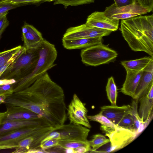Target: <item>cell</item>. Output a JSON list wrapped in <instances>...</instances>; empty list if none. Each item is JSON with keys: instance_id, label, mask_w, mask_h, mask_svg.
Instances as JSON below:
<instances>
[{"instance_id": "9", "label": "cell", "mask_w": 153, "mask_h": 153, "mask_svg": "<svg viewBox=\"0 0 153 153\" xmlns=\"http://www.w3.org/2000/svg\"><path fill=\"white\" fill-rule=\"evenodd\" d=\"M85 104L74 94L68 105L67 114L70 123L82 125L90 128L91 126L87 117L88 111Z\"/></svg>"}, {"instance_id": "7", "label": "cell", "mask_w": 153, "mask_h": 153, "mask_svg": "<svg viewBox=\"0 0 153 153\" xmlns=\"http://www.w3.org/2000/svg\"><path fill=\"white\" fill-rule=\"evenodd\" d=\"M108 18L114 20L126 19L149 13L135 0L132 4L117 7L114 3L106 7L104 11Z\"/></svg>"}, {"instance_id": "1", "label": "cell", "mask_w": 153, "mask_h": 153, "mask_svg": "<svg viewBox=\"0 0 153 153\" xmlns=\"http://www.w3.org/2000/svg\"><path fill=\"white\" fill-rule=\"evenodd\" d=\"M3 103L30 110L54 128L64 124L67 119L63 90L51 79L47 72L28 88L8 95Z\"/></svg>"}, {"instance_id": "34", "label": "cell", "mask_w": 153, "mask_h": 153, "mask_svg": "<svg viewBox=\"0 0 153 153\" xmlns=\"http://www.w3.org/2000/svg\"><path fill=\"white\" fill-rule=\"evenodd\" d=\"M59 140L58 139H53L42 141L40 148L45 150L52 148L58 145Z\"/></svg>"}, {"instance_id": "39", "label": "cell", "mask_w": 153, "mask_h": 153, "mask_svg": "<svg viewBox=\"0 0 153 153\" xmlns=\"http://www.w3.org/2000/svg\"><path fill=\"white\" fill-rule=\"evenodd\" d=\"M74 149V153H84L90 151L91 148V147L81 146Z\"/></svg>"}, {"instance_id": "38", "label": "cell", "mask_w": 153, "mask_h": 153, "mask_svg": "<svg viewBox=\"0 0 153 153\" xmlns=\"http://www.w3.org/2000/svg\"><path fill=\"white\" fill-rule=\"evenodd\" d=\"M114 4L117 7H121L131 4L135 0H114Z\"/></svg>"}, {"instance_id": "37", "label": "cell", "mask_w": 153, "mask_h": 153, "mask_svg": "<svg viewBox=\"0 0 153 153\" xmlns=\"http://www.w3.org/2000/svg\"><path fill=\"white\" fill-rule=\"evenodd\" d=\"M140 5L146 9L149 13L153 10V0H135Z\"/></svg>"}, {"instance_id": "19", "label": "cell", "mask_w": 153, "mask_h": 153, "mask_svg": "<svg viewBox=\"0 0 153 153\" xmlns=\"http://www.w3.org/2000/svg\"><path fill=\"white\" fill-rule=\"evenodd\" d=\"M153 62L143 71L139 82L132 97L138 100L153 85Z\"/></svg>"}, {"instance_id": "45", "label": "cell", "mask_w": 153, "mask_h": 153, "mask_svg": "<svg viewBox=\"0 0 153 153\" xmlns=\"http://www.w3.org/2000/svg\"><path fill=\"white\" fill-rule=\"evenodd\" d=\"M1 35H0V38H1Z\"/></svg>"}, {"instance_id": "6", "label": "cell", "mask_w": 153, "mask_h": 153, "mask_svg": "<svg viewBox=\"0 0 153 153\" xmlns=\"http://www.w3.org/2000/svg\"><path fill=\"white\" fill-rule=\"evenodd\" d=\"M110 143V148L104 152H114L122 149L132 142L140 134L132 128L118 126L115 129L100 127Z\"/></svg>"}, {"instance_id": "3", "label": "cell", "mask_w": 153, "mask_h": 153, "mask_svg": "<svg viewBox=\"0 0 153 153\" xmlns=\"http://www.w3.org/2000/svg\"><path fill=\"white\" fill-rule=\"evenodd\" d=\"M57 54L53 44L44 39L40 46L39 57L32 71L16 81L13 84V93L21 91L28 88L42 75L55 66L54 63Z\"/></svg>"}, {"instance_id": "11", "label": "cell", "mask_w": 153, "mask_h": 153, "mask_svg": "<svg viewBox=\"0 0 153 153\" xmlns=\"http://www.w3.org/2000/svg\"><path fill=\"white\" fill-rule=\"evenodd\" d=\"M56 128L52 126L46 127L32 136L22 140L18 143V147L13 153H26L30 149H38L42 141Z\"/></svg>"}, {"instance_id": "25", "label": "cell", "mask_w": 153, "mask_h": 153, "mask_svg": "<svg viewBox=\"0 0 153 153\" xmlns=\"http://www.w3.org/2000/svg\"><path fill=\"white\" fill-rule=\"evenodd\" d=\"M88 120L98 122L101 124V127L115 129L118 126L105 116L100 111L94 115L87 116Z\"/></svg>"}, {"instance_id": "28", "label": "cell", "mask_w": 153, "mask_h": 153, "mask_svg": "<svg viewBox=\"0 0 153 153\" xmlns=\"http://www.w3.org/2000/svg\"><path fill=\"white\" fill-rule=\"evenodd\" d=\"M95 0H55L53 4H61L66 9L70 6H77L94 2Z\"/></svg>"}, {"instance_id": "13", "label": "cell", "mask_w": 153, "mask_h": 153, "mask_svg": "<svg viewBox=\"0 0 153 153\" xmlns=\"http://www.w3.org/2000/svg\"><path fill=\"white\" fill-rule=\"evenodd\" d=\"M49 126H52L44 119L9 122L0 125V136L27 127Z\"/></svg>"}, {"instance_id": "41", "label": "cell", "mask_w": 153, "mask_h": 153, "mask_svg": "<svg viewBox=\"0 0 153 153\" xmlns=\"http://www.w3.org/2000/svg\"><path fill=\"white\" fill-rule=\"evenodd\" d=\"M26 153H48L45 150L43 149H32L28 150Z\"/></svg>"}, {"instance_id": "22", "label": "cell", "mask_w": 153, "mask_h": 153, "mask_svg": "<svg viewBox=\"0 0 153 153\" xmlns=\"http://www.w3.org/2000/svg\"><path fill=\"white\" fill-rule=\"evenodd\" d=\"M152 62L153 57L150 56L133 60L123 61L121 62V64L126 71H140L144 70Z\"/></svg>"}, {"instance_id": "16", "label": "cell", "mask_w": 153, "mask_h": 153, "mask_svg": "<svg viewBox=\"0 0 153 153\" xmlns=\"http://www.w3.org/2000/svg\"><path fill=\"white\" fill-rule=\"evenodd\" d=\"M22 34L23 47L26 50L39 47L44 39L41 32L26 22L22 27Z\"/></svg>"}, {"instance_id": "5", "label": "cell", "mask_w": 153, "mask_h": 153, "mask_svg": "<svg viewBox=\"0 0 153 153\" xmlns=\"http://www.w3.org/2000/svg\"><path fill=\"white\" fill-rule=\"evenodd\" d=\"M117 55L116 51L102 43L84 48L80 53L82 62L93 66L113 62Z\"/></svg>"}, {"instance_id": "8", "label": "cell", "mask_w": 153, "mask_h": 153, "mask_svg": "<svg viewBox=\"0 0 153 153\" xmlns=\"http://www.w3.org/2000/svg\"><path fill=\"white\" fill-rule=\"evenodd\" d=\"M112 32L89 25L86 23L68 28L62 39H73L102 37L109 35Z\"/></svg>"}, {"instance_id": "35", "label": "cell", "mask_w": 153, "mask_h": 153, "mask_svg": "<svg viewBox=\"0 0 153 153\" xmlns=\"http://www.w3.org/2000/svg\"><path fill=\"white\" fill-rule=\"evenodd\" d=\"M13 84L0 85V96L10 95L13 93Z\"/></svg>"}, {"instance_id": "44", "label": "cell", "mask_w": 153, "mask_h": 153, "mask_svg": "<svg viewBox=\"0 0 153 153\" xmlns=\"http://www.w3.org/2000/svg\"><path fill=\"white\" fill-rule=\"evenodd\" d=\"M4 101H0V105L2 103H3Z\"/></svg>"}, {"instance_id": "30", "label": "cell", "mask_w": 153, "mask_h": 153, "mask_svg": "<svg viewBox=\"0 0 153 153\" xmlns=\"http://www.w3.org/2000/svg\"><path fill=\"white\" fill-rule=\"evenodd\" d=\"M26 50V49L23 46H22L20 49L7 62L0 66V77L8 67Z\"/></svg>"}, {"instance_id": "21", "label": "cell", "mask_w": 153, "mask_h": 153, "mask_svg": "<svg viewBox=\"0 0 153 153\" xmlns=\"http://www.w3.org/2000/svg\"><path fill=\"white\" fill-rule=\"evenodd\" d=\"M102 40L101 37L62 40L64 47L69 50L86 48L102 43Z\"/></svg>"}, {"instance_id": "40", "label": "cell", "mask_w": 153, "mask_h": 153, "mask_svg": "<svg viewBox=\"0 0 153 153\" xmlns=\"http://www.w3.org/2000/svg\"><path fill=\"white\" fill-rule=\"evenodd\" d=\"M19 147L18 145L8 144L0 145V150L8 149H16Z\"/></svg>"}, {"instance_id": "17", "label": "cell", "mask_w": 153, "mask_h": 153, "mask_svg": "<svg viewBox=\"0 0 153 153\" xmlns=\"http://www.w3.org/2000/svg\"><path fill=\"white\" fill-rule=\"evenodd\" d=\"M138 114L143 121L148 124L153 116V85L138 99Z\"/></svg>"}, {"instance_id": "20", "label": "cell", "mask_w": 153, "mask_h": 153, "mask_svg": "<svg viewBox=\"0 0 153 153\" xmlns=\"http://www.w3.org/2000/svg\"><path fill=\"white\" fill-rule=\"evenodd\" d=\"M143 70L126 71L125 81L120 92L132 98L134 95Z\"/></svg>"}, {"instance_id": "26", "label": "cell", "mask_w": 153, "mask_h": 153, "mask_svg": "<svg viewBox=\"0 0 153 153\" xmlns=\"http://www.w3.org/2000/svg\"><path fill=\"white\" fill-rule=\"evenodd\" d=\"M88 141L91 148L90 151L91 152H94L104 145L110 143L109 139L100 134L94 135L91 139Z\"/></svg>"}, {"instance_id": "2", "label": "cell", "mask_w": 153, "mask_h": 153, "mask_svg": "<svg viewBox=\"0 0 153 153\" xmlns=\"http://www.w3.org/2000/svg\"><path fill=\"white\" fill-rule=\"evenodd\" d=\"M120 30L132 50L153 57V15H139L121 20Z\"/></svg>"}, {"instance_id": "15", "label": "cell", "mask_w": 153, "mask_h": 153, "mask_svg": "<svg viewBox=\"0 0 153 153\" xmlns=\"http://www.w3.org/2000/svg\"><path fill=\"white\" fill-rule=\"evenodd\" d=\"M119 20L111 19L107 17L104 12H94L88 16L86 23L92 26L112 32L118 29Z\"/></svg>"}, {"instance_id": "43", "label": "cell", "mask_w": 153, "mask_h": 153, "mask_svg": "<svg viewBox=\"0 0 153 153\" xmlns=\"http://www.w3.org/2000/svg\"><path fill=\"white\" fill-rule=\"evenodd\" d=\"M4 112H0V125H1V119L4 115Z\"/></svg>"}, {"instance_id": "14", "label": "cell", "mask_w": 153, "mask_h": 153, "mask_svg": "<svg viewBox=\"0 0 153 153\" xmlns=\"http://www.w3.org/2000/svg\"><path fill=\"white\" fill-rule=\"evenodd\" d=\"M47 127H27L1 135L0 145H18L20 140L33 135Z\"/></svg>"}, {"instance_id": "4", "label": "cell", "mask_w": 153, "mask_h": 153, "mask_svg": "<svg viewBox=\"0 0 153 153\" xmlns=\"http://www.w3.org/2000/svg\"><path fill=\"white\" fill-rule=\"evenodd\" d=\"M40 46L26 50L8 67L0 79H14L16 81L30 73L39 59Z\"/></svg>"}, {"instance_id": "32", "label": "cell", "mask_w": 153, "mask_h": 153, "mask_svg": "<svg viewBox=\"0 0 153 153\" xmlns=\"http://www.w3.org/2000/svg\"><path fill=\"white\" fill-rule=\"evenodd\" d=\"M11 4H24L26 5L37 4L45 2H51L55 0H1Z\"/></svg>"}, {"instance_id": "33", "label": "cell", "mask_w": 153, "mask_h": 153, "mask_svg": "<svg viewBox=\"0 0 153 153\" xmlns=\"http://www.w3.org/2000/svg\"><path fill=\"white\" fill-rule=\"evenodd\" d=\"M134 124V119L131 113L125 116L119 123L117 125L133 128Z\"/></svg>"}, {"instance_id": "42", "label": "cell", "mask_w": 153, "mask_h": 153, "mask_svg": "<svg viewBox=\"0 0 153 153\" xmlns=\"http://www.w3.org/2000/svg\"><path fill=\"white\" fill-rule=\"evenodd\" d=\"M7 96L6 95H2L0 96V101H4Z\"/></svg>"}, {"instance_id": "24", "label": "cell", "mask_w": 153, "mask_h": 153, "mask_svg": "<svg viewBox=\"0 0 153 153\" xmlns=\"http://www.w3.org/2000/svg\"><path fill=\"white\" fill-rule=\"evenodd\" d=\"M106 91L108 98L111 105H116L118 94L117 88L112 76H111L108 79Z\"/></svg>"}, {"instance_id": "23", "label": "cell", "mask_w": 153, "mask_h": 153, "mask_svg": "<svg viewBox=\"0 0 153 153\" xmlns=\"http://www.w3.org/2000/svg\"><path fill=\"white\" fill-rule=\"evenodd\" d=\"M138 103V100L134 99L132 101L131 106V114L134 120V124L133 128L140 133L148 124L144 122L138 115L137 109Z\"/></svg>"}, {"instance_id": "29", "label": "cell", "mask_w": 153, "mask_h": 153, "mask_svg": "<svg viewBox=\"0 0 153 153\" xmlns=\"http://www.w3.org/2000/svg\"><path fill=\"white\" fill-rule=\"evenodd\" d=\"M19 45L12 49L0 52V66L7 62L22 48Z\"/></svg>"}, {"instance_id": "27", "label": "cell", "mask_w": 153, "mask_h": 153, "mask_svg": "<svg viewBox=\"0 0 153 153\" xmlns=\"http://www.w3.org/2000/svg\"><path fill=\"white\" fill-rule=\"evenodd\" d=\"M58 146L64 148L74 149L79 146L91 147L89 141L77 140H59Z\"/></svg>"}, {"instance_id": "31", "label": "cell", "mask_w": 153, "mask_h": 153, "mask_svg": "<svg viewBox=\"0 0 153 153\" xmlns=\"http://www.w3.org/2000/svg\"><path fill=\"white\" fill-rule=\"evenodd\" d=\"M26 5L24 4H11L0 0V16L16 8Z\"/></svg>"}, {"instance_id": "36", "label": "cell", "mask_w": 153, "mask_h": 153, "mask_svg": "<svg viewBox=\"0 0 153 153\" xmlns=\"http://www.w3.org/2000/svg\"><path fill=\"white\" fill-rule=\"evenodd\" d=\"M8 12H7L0 16V35H1L6 28L8 26L9 22L7 16Z\"/></svg>"}, {"instance_id": "18", "label": "cell", "mask_w": 153, "mask_h": 153, "mask_svg": "<svg viewBox=\"0 0 153 153\" xmlns=\"http://www.w3.org/2000/svg\"><path fill=\"white\" fill-rule=\"evenodd\" d=\"M102 114L111 122L117 125L126 116L131 113L130 105L118 106L116 105H104L100 107Z\"/></svg>"}, {"instance_id": "10", "label": "cell", "mask_w": 153, "mask_h": 153, "mask_svg": "<svg viewBox=\"0 0 153 153\" xmlns=\"http://www.w3.org/2000/svg\"><path fill=\"white\" fill-rule=\"evenodd\" d=\"M55 130L59 134L60 140H63L86 141L90 131L89 128L82 125L71 123L64 124Z\"/></svg>"}, {"instance_id": "12", "label": "cell", "mask_w": 153, "mask_h": 153, "mask_svg": "<svg viewBox=\"0 0 153 153\" xmlns=\"http://www.w3.org/2000/svg\"><path fill=\"white\" fill-rule=\"evenodd\" d=\"M41 119L44 118L24 108L17 106L8 105L7 110L4 112L1 119V125L10 121Z\"/></svg>"}]
</instances>
